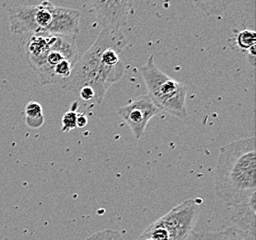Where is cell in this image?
<instances>
[{"label": "cell", "instance_id": "obj_13", "mask_svg": "<svg viewBox=\"0 0 256 240\" xmlns=\"http://www.w3.org/2000/svg\"><path fill=\"white\" fill-rule=\"evenodd\" d=\"M206 16H214L225 12L232 0H191Z\"/></svg>", "mask_w": 256, "mask_h": 240}, {"label": "cell", "instance_id": "obj_17", "mask_svg": "<svg viewBox=\"0 0 256 240\" xmlns=\"http://www.w3.org/2000/svg\"><path fill=\"white\" fill-rule=\"evenodd\" d=\"M88 125V117L84 113H78L76 117V128L82 129Z\"/></svg>", "mask_w": 256, "mask_h": 240}, {"label": "cell", "instance_id": "obj_18", "mask_svg": "<svg viewBox=\"0 0 256 240\" xmlns=\"http://www.w3.org/2000/svg\"><path fill=\"white\" fill-rule=\"evenodd\" d=\"M256 46L248 50V60L252 67H256Z\"/></svg>", "mask_w": 256, "mask_h": 240}, {"label": "cell", "instance_id": "obj_16", "mask_svg": "<svg viewBox=\"0 0 256 240\" xmlns=\"http://www.w3.org/2000/svg\"><path fill=\"white\" fill-rule=\"evenodd\" d=\"M85 240H124V238L116 230L104 229L88 235Z\"/></svg>", "mask_w": 256, "mask_h": 240}, {"label": "cell", "instance_id": "obj_8", "mask_svg": "<svg viewBox=\"0 0 256 240\" xmlns=\"http://www.w3.org/2000/svg\"><path fill=\"white\" fill-rule=\"evenodd\" d=\"M80 12L75 9L54 6L52 23L47 30V34L52 36H75L80 32Z\"/></svg>", "mask_w": 256, "mask_h": 240}, {"label": "cell", "instance_id": "obj_3", "mask_svg": "<svg viewBox=\"0 0 256 240\" xmlns=\"http://www.w3.org/2000/svg\"><path fill=\"white\" fill-rule=\"evenodd\" d=\"M140 72L150 97L160 111L180 119L188 117L186 95L189 87L186 84L176 81L160 71L155 64L153 55L150 56L145 64L140 68Z\"/></svg>", "mask_w": 256, "mask_h": 240}, {"label": "cell", "instance_id": "obj_4", "mask_svg": "<svg viewBox=\"0 0 256 240\" xmlns=\"http://www.w3.org/2000/svg\"><path fill=\"white\" fill-rule=\"evenodd\" d=\"M200 199H189L152 222L136 240H187L198 222Z\"/></svg>", "mask_w": 256, "mask_h": 240}, {"label": "cell", "instance_id": "obj_9", "mask_svg": "<svg viewBox=\"0 0 256 240\" xmlns=\"http://www.w3.org/2000/svg\"><path fill=\"white\" fill-rule=\"evenodd\" d=\"M256 195L244 202L230 209L234 225L252 233H256Z\"/></svg>", "mask_w": 256, "mask_h": 240}, {"label": "cell", "instance_id": "obj_1", "mask_svg": "<svg viewBox=\"0 0 256 240\" xmlns=\"http://www.w3.org/2000/svg\"><path fill=\"white\" fill-rule=\"evenodd\" d=\"M126 46L122 31L102 29L94 45L76 61L70 78L60 85L74 95L83 87L92 89L99 106L109 88L124 75L120 54Z\"/></svg>", "mask_w": 256, "mask_h": 240}, {"label": "cell", "instance_id": "obj_19", "mask_svg": "<svg viewBox=\"0 0 256 240\" xmlns=\"http://www.w3.org/2000/svg\"><path fill=\"white\" fill-rule=\"evenodd\" d=\"M0 240H1V239H0Z\"/></svg>", "mask_w": 256, "mask_h": 240}, {"label": "cell", "instance_id": "obj_10", "mask_svg": "<svg viewBox=\"0 0 256 240\" xmlns=\"http://www.w3.org/2000/svg\"><path fill=\"white\" fill-rule=\"evenodd\" d=\"M192 234L194 240H256L254 233L234 224L220 231H199Z\"/></svg>", "mask_w": 256, "mask_h": 240}, {"label": "cell", "instance_id": "obj_14", "mask_svg": "<svg viewBox=\"0 0 256 240\" xmlns=\"http://www.w3.org/2000/svg\"><path fill=\"white\" fill-rule=\"evenodd\" d=\"M78 101L72 103L70 110L66 112L62 117V132L66 133L73 129H76V117H78Z\"/></svg>", "mask_w": 256, "mask_h": 240}, {"label": "cell", "instance_id": "obj_11", "mask_svg": "<svg viewBox=\"0 0 256 240\" xmlns=\"http://www.w3.org/2000/svg\"><path fill=\"white\" fill-rule=\"evenodd\" d=\"M54 5L46 0L40 4L34 5V32L32 34H47V30L52 23Z\"/></svg>", "mask_w": 256, "mask_h": 240}, {"label": "cell", "instance_id": "obj_6", "mask_svg": "<svg viewBox=\"0 0 256 240\" xmlns=\"http://www.w3.org/2000/svg\"><path fill=\"white\" fill-rule=\"evenodd\" d=\"M160 109L154 104L148 94L140 96L131 101L128 105L117 109L118 115L128 124L136 139H140L145 132L146 126L152 117L160 113Z\"/></svg>", "mask_w": 256, "mask_h": 240}, {"label": "cell", "instance_id": "obj_7", "mask_svg": "<svg viewBox=\"0 0 256 240\" xmlns=\"http://www.w3.org/2000/svg\"><path fill=\"white\" fill-rule=\"evenodd\" d=\"M104 29L122 31L133 10L134 0H88Z\"/></svg>", "mask_w": 256, "mask_h": 240}, {"label": "cell", "instance_id": "obj_2", "mask_svg": "<svg viewBox=\"0 0 256 240\" xmlns=\"http://www.w3.org/2000/svg\"><path fill=\"white\" fill-rule=\"evenodd\" d=\"M256 137L222 147L216 164V196L230 209L256 195Z\"/></svg>", "mask_w": 256, "mask_h": 240}, {"label": "cell", "instance_id": "obj_5", "mask_svg": "<svg viewBox=\"0 0 256 240\" xmlns=\"http://www.w3.org/2000/svg\"><path fill=\"white\" fill-rule=\"evenodd\" d=\"M80 59L75 36H56L54 41L47 53L40 69L35 71L42 85L56 84L52 71L56 65L64 60H70L76 64Z\"/></svg>", "mask_w": 256, "mask_h": 240}, {"label": "cell", "instance_id": "obj_15", "mask_svg": "<svg viewBox=\"0 0 256 240\" xmlns=\"http://www.w3.org/2000/svg\"><path fill=\"white\" fill-rule=\"evenodd\" d=\"M237 46L242 50H249L250 47L256 46V32L252 30H244L240 32L236 38Z\"/></svg>", "mask_w": 256, "mask_h": 240}, {"label": "cell", "instance_id": "obj_12", "mask_svg": "<svg viewBox=\"0 0 256 240\" xmlns=\"http://www.w3.org/2000/svg\"><path fill=\"white\" fill-rule=\"evenodd\" d=\"M25 124L32 129H40L44 124L42 107L38 102L30 101L25 107Z\"/></svg>", "mask_w": 256, "mask_h": 240}]
</instances>
